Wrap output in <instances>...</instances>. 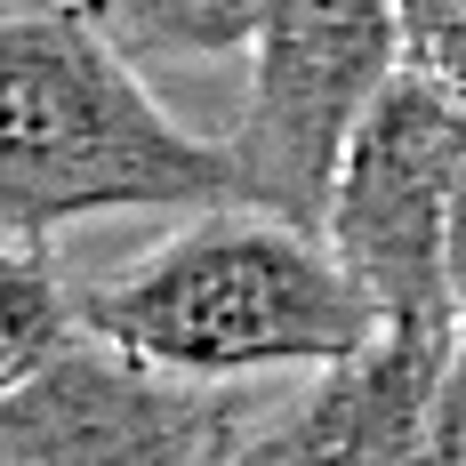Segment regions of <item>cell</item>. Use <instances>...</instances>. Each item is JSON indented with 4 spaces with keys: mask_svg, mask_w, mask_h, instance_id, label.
Here are the masks:
<instances>
[{
    "mask_svg": "<svg viewBox=\"0 0 466 466\" xmlns=\"http://www.w3.org/2000/svg\"><path fill=\"white\" fill-rule=\"evenodd\" d=\"M73 322L105 354L201 394L274 370L322 378L386 338V314L329 258L322 233L281 226L241 201L186 218L113 281L81 289Z\"/></svg>",
    "mask_w": 466,
    "mask_h": 466,
    "instance_id": "cell-1",
    "label": "cell"
},
{
    "mask_svg": "<svg viewBox=\"0 0 466 466\" xmlns=\"http://www.w3.org/2000/svg\"><path fill=\"white\" fill-rule=\"evenodd\" d=\"M233 201L226 145L169 121L89 8L0 16V241L41 249L65 226L129 209Z\"/></svg>",
    "mask_w": 466,
    "mask_h": 466,
    "instance_id": "cell-2",
    "label": "cell"
},
{
    "mask_svg": "<svg viewBox=\"0 0 466 466\" xmlns=\"http://www.w3.org/2000/svg\"><path fill=\"white\" fill-rule=\"evenodd\" d=\"M249 89L226 137V186L241 209L322 233L338 169L402 73V25L378 0H266L249 41Z\"/></svg>",
    "mask_w": 466,
    "mask_h": 466,
    "instance_id": "cell-3",
    "label": "cell"
},
{
    "mask_svg": "<svg viewBox=\"0 0 466 466\" xmlns=\"http://www.w3.org/2000/svg\"><path fill=\"white\" fill-rule=\"evenodd\" d=\"M466 113L442 105L419 73H394L362 137L338 169L322 241L370 289L386 329H451V218H459Z\"/></svg>",
    "mask_w": 466,
    "mask_h": 466,
    "instance_id": "cell-4",
    "label": "cell"
},
{
    "mask_svg": "<svg viewBox=\"0 0 466 466\" xmlns=\"http://www.w3.org/2000/svg\"><path fill=\"white\" fill-rule=\"evenodd\" d=\"M241 426L226 394L169 386L73 338L48 370L0 394V466H226Z\"/></svg>",
    "mask_w": 466,
    "mask_h": 466,
    "instance_id": "cell-5",
    "label": "cell"
},
{
    "mask_svg": "<svg viewBox=\"0 0 466 466\" xmlns=\"http://www.w3.org/2000/svg\"><path fill=\"white\" fill-rule=\"evenodd\" d=\"M451 329H386L370 354L322 370L289 410L241 426L233 466H419Z\"/></svg>",
    "mask_w": 466,
    "mask_h": 466,
    "instance_id": "cell-6",
    "label": "cell"
},
{
    "mask_svg": "<svg viewBox=\"0 0 466 466\" xmlns=\"http://www.w3.org/2000/svg\"><path fill=\"white\" fill-rule=\"evenodd\" d=\"M89 25L121 65H226L249 56L266 0H105L89 8Z\"/></svg>",
    "mask_w": 466,
    "mask_h": 466,
    "instance_id": "cell-7",
    "label": "cell"
},
{
    "mask_svg": "<svg viewBox=\"0 0 466 466\" xmlns=\"http://www.w3.org/2000/svg\"><path fill=\"white\" fill-rule=\"evenodd\" d=\"M402 25V73H419L442 105L466 113V8H394Z\"/></svg>",
    "mask_w": 466,
    "mask_h": 466,
    "instance_id": "cell-8",
    "label": "cell"
},
{
    "mask_svg": "<svg viewBox=\"0 0 466 466\" xmlns=\"http://www.w3.org/2000/svg\"><path fill=\"white\" fill-rule=\"evenodd\" d=\"M419 466H466V289H459V338H451V362H442L434 410H426Z\"/></svg>",
    "mask_w": 466,
    "mask_h": 466,
    "instance_id": "cell-9",
    "label": "cell"
}]
</instances>
